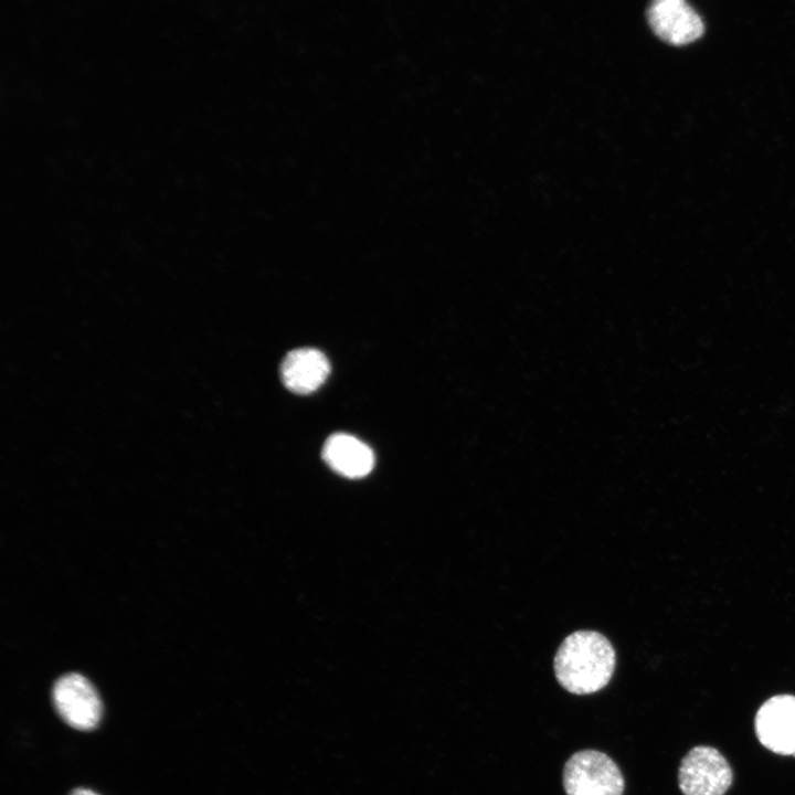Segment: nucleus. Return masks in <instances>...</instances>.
Returning a JSON list of instances; mask_svg holds the SVG:
<instances>
[{"label":"nucleus","mask_w":795,"mask_h":795,"mask_svg":"<svg viewBox=\"0 0 795 795\" xmlns=\"http://www.w3.org/2000/svg\"><path fill=\"white\" fill-rule=\"evenodd\" d=\"M616 664L608 639L594 630H577L561 643L553 661L558 682L574 695H590L611 680Z\"/></svg>","instance_id":"obj_1"},{"label":"nucleus","mask_w":795,"mask_h":795,"mask_svg":"<svg viewBox=\"0 0 795 795\" xmlns=\"http://www.w3.org/2000/svg\"><path fill=\"white\" fill-rule=\"evenodd\" d=\"M566 795H623L624 777L605 753L582 750L569 757L563 768Z\"/></svg>","instance_id":"obj_2"},{"label":"nucleus","mask_w":795,"mask_h":795,"mask_svg":"<svg viewBox=\"0 0 795 795\" xmlns=\"http://www.w3.org/2000/svg\"><path fill=\"white\" fill-rule=\"evenodd\" d=\"M733 773L725 757L714 748L698 745L688 751L678 771L683 795H724Z\"/></svg>","instance_id":"obj_3"},{"label":"nucleus","mask_w":795,"mask_h":795,"mask_svg":"<svg viewBox=\"0 0 795 795\" xmlns=\"http://www.w3.org/2000/svg\"><path fill=\"white\" fill-rule=\"evenodd\" d=\"M52 702L59 717L75 730H94L102 719L100 698L91 681L80 674H67L56 680Z\"/></svg>","instance_id":"obj_4"},{"label":"nucleus","mask_w":795,"mask_h":795,"mask_svg":"<svg viewBox=\"0 0 795 795\" xmlns=\"http://www.w3.org/2000/svg\"><path fill=\"white\" fill-rule=\"evenodd\" d=\"M755 733L763 746L781 755L795 754V696L767 699L754 719Z\"/></svg>","instance_id":"obj_5"},{"label":"nucleus","mask_w":795,"mask_h":795,"mask_svg":"<svg viewBox=\"0 0 795 795\" xmlns=\"http://www.w3.org/2000/svg\"><path fill=\"white\" fill-rule=\"evenodd\" d=\"M647 17L656 34L671 44L689 43L703 32L700 15L685 0H656Z\"/></svg>","instance_id":"obj_6"},{"label":"nucleus","mask_w":795,"mask_h":795,"mask_svg":"<svg viewBox=\"0 0 795 795\" xmlns=\"http://www.w3.org/2000/svg\"><path fill=\"white\" fill-rule=\"evenodd\" d=\"M329 373V360L315 348L288 352L280 367L282 382L296 394L312 393L325 383Z\"/></svg>","instance_id":"obj_7"},{"label":"nucleus","mask_w":795,"mask_h":795,"mask_svg":"<svg viewBox=\"0 0 795 795\" xmlns=\"http://www.w3.org/2000/svg\"><path fill=\"white\" fill-rule=\"evenodd\" d=\"M321 455L329 467L348 478L363 477L374 466L372 449L346 433L330 435L325 442Z\"/></svg>","instance_id":"obj_8"},{"label":"nucleus","mask_w":795,"mask_h":795,"mask_svg":"<svg viewBox=\"0 0 795 795\" xmlns=\"http://www.w3.org/2000/svg\"><path fill=\"white\" fill-rule=\"evenodd\" d=\"M70 795H99V794L95 793V792L92 791V789L82 788V787H81V788H75V789H73V791L70 793Z\"/></svg>","instance_id":"obj_9"}]
</instances>
